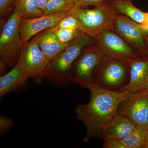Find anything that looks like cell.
I'll return each mask as SVG.
<instances>
[{
    "mask_svg": "<svg viewBox=\"0 0 148 148\" xmlns=\"http://www.w3.org/2000/svg\"><path fill=\"white\" fill-rule=\"evenodd\" d=\"M145 41L146 46H147V49L148 51V35L146 37Z\"/></svg>",
    "mask_w": 148,
    "mask_h": 148,
    "instance_id": "cell-28",
    "label": "cell"
},
{
    "mask_svg": "<svg viewBox=\"0 0 148 148\" xmlns=\"http://www.w3.org/2000/svg\"><path fill=\"white\" fill-rule=\"evenodd\" d=\"M71 12L62 18L53 27L77 29L79 30V23L76 17L72 14Z\"/></svg>",
    "mask_w": 148,
    "mask_h": 148,
    "instance_id": "cell-21",
    "label": "cell"
},
{
    "mask_svg": "<svg viewBox=\"0 0 148 148\" xmlns=\"http://www.w3.org/2000/svg\"><path fill=\"white\" fill-rule=\"evenodd\" d=\"M128 62L105 56L101 61L103 65L98 76L92 83L110 90H114L124 82L126 76L125 64Z\"/></svg>",
    "mask_w": 148,
    "mask_h": 148,
    "instance_id": "cell-10",
    "label": "cell"
},
{
    "mask_svg": "<svg viewBox=\"0 0 148 148\" xmlns=\"http://www.w3.org/2000/svg\"><path fill=\"white\" fill-rule=\"evenodd\" d=\"M13 125V121L11 119L6 115H1L0 116L1 136H2L8 132Z\"/></svg>",
    "mask_w": 148,
    "mask_h": 148,
    "instance_id": "cell-24",
    "label": "cell"
},
{
    "mask_svg": "<svg viewBox=\"0 0 148 148\" xmlns=\"http://www.w3.org/2000/svg\"><path fill=\"white\" fill-rule=\"evenodd\" d=\"M71 14L79 23L80 31L94 39L105 29L113 31L118 14L108 1L103 5L91 9L75 7Z\"/></svg>",
    "mask_w": 148,
    "mask_h": 148,
    "instance_id": "cell-3",
    "label": "cell"
},
{
    "mask_svg": "<svg viewBox=\"0 0 148 148\" xmlns=\"http://www.w3.org/2000/svg\"><path fill=\"white\" fill-rule=\"evenodd\" d=\"M148 128L136 125L127 136L120 140L126 148H147Z\"/></svg>",
    "mask_w": 148,
    "mask_h": 148,
    "instance_id": "cell-17",
    "label": "cell"
},
{
    "mask_svg": "<svg viewBox=\"0 0 148 148\" xmlns=\"http://www.w3.org/2000/svg\"><path fill=\"white\" fill-rule=\"evenodd\" d=\"M13 12L24 18H36L44 15L36 0H16Z\"/></svg>",
    "mask_w": 148,
    "mask_h": 148,
    "instance_id": "cell-18",
    "label": "cell"
},
{
    "mask_svg": "<svg viewBox=\"0 0 148 148\" xmlns=\"http://www.w3.org/2000/svg\"><path fill=\"white\" fill-rule=\"evenodd\" d=\"M82 33L69 43L66 49L51 60L44 78L57 85H66L71 82L72 66L84 48L92 45L95 40Z\"/></svg>",
    "mask_w": 148,
    "mask_h": 148,
    "instance_id": "cell-2",
    "label": "cell"
},
{
    "mask_svg": "<svg viewBox=\"0 0 148 148\" xmlns=\"http://www.w3.org/2000/svg\"><path fill=\"white\" fill-rule=\"evenodd\" d=\"M56 36L60 42L69 43L79 36L82 32L79 29L52 27Z\"/></svg>",
    "mask_w": 148,
    "mask_h": 148,
    "instance_id": "cell-20",
    "label": "cell"
},
{
    "mask_svg": "<svg viewBox=\"0 0 148 148\" xmlns=\"http://www.w3.org/2000/svg\"><path fill=\"white\" fill-rule=\"evenodd\" d=\"M116 13L123 14L144 27L147 12L139 9L132 3V0H108Z\"/></svg>",
    "mask_w": 148,
    "mask_h": 148,
    "instance_id": "cell-16",
    "label": "cell"
},
{
    "mask_svg": "<svg viewBox=\"0 0 148 148\" xmlns=\"http://www.w3.org/2000/svg\"><path fill=\"white\" fill-rule=\"evenodd\" d=\"M95 40L104 56L127 62L138 57L129 44L110 29L103 30Z\"/></svg>",
    "mask_w": 148,
    "mask_h": 148,
    "instance_id": "cell-7",
    "label": "cell"
},
{
    "mask_svg": "<svg viewBox=\"0 0 148 148\" xmlns=\"http://www.w3.org/2000/svg\"><path fill=\"white\" fill-rule=\"evenodd\" d=\"M50 61L33 38L23 44L16 64L30 78L41 79L47 73Z\"/></svg>",
    "mask_w": 148,
    "mask_h": 148,
    "instance_id": "cell-6",
    "label": "cell"
},
{
    "mask_svg": "<svg viewBox=\"0 0 148 148\" xmlns=\"http://www.w3.org/2000/svg\"><path fill=\"white\" fill-rule=\"evenodd\" d=\"M136 125L125 117L117 114L103 127L99 138L103 140L107 139L121 140L132 132Z\"/></svg>",
    "mask_w": 148,
    "mask_h": 148,
    "instance_id": "cell-13",
    "label": "cell"
},
{
    "mask_svg": "<svg viewBox=\"0 0 148 148\" xmlns=\"http://www.w3.org/2000/svg\"><path fill=\"white\" fill-rule=\"evenodd\" d=\"M16 0H0L1 21L5 19L14 9Z\"/></svg>",
    "mask_w": 148,
    "mask_h": 148,
    "instance_id": "cell-22",
    "label": "cell"
},
{
    "mask_svg": "<svg viewBox=\"0 0 148 148\" xmlns=\"http://www.w3.org/2000/svg\"><path fill=\"white\" fill-rule=\"evenodd\" d=\"M34 38L50 61L64 51L70 43L66 44L60 42L52 28L39 33Z\"/></svg>",
    "mask_w": 148,
    "mask_h": 148,
    "instance_id": "cell-14",
    "label": "cell"
},
{
    "mask_svg": "<svg viewBox=\"0 0 148 148\" xmlns=\"http://www.w3.org/2000/svg\"><path fill=\"white\" fill-rule=\"evenodd\" d=\"M113 31L124 39L144 56H148L145 38L148 29L123 14H118L114 21Z\"/></svg>",
    "mask_w": 148,
    "mask_h": 148,
    "instance_id": "cell-8",
    "label": "cell"
},
{
    "mask_svg": "<svg viewBox=\"0 0 148 148\" xmlns=\"http://www.w3.org/2000/svg\"><path fill=\"white\" fill-rule=\"evenodd\" d=\"M103 148H126L122 144L120 140L114 139H107L104 140Z\"/></svg>",
    "mask_w": 148,
    "mask_h": 148,
    "instance_id": "cell-25",
    "label": "cell"
},
{
    "mask_svg": "<svg viewBox=\"0 0 148 148\" xmlns=\"http://www.w3.org/2000/svg\"><path fill=\"white\" fill-rule=\"evenodd\" d=\"M48 1L49 0H36L37 5L39 8L42 11L43 13Z\"/></svg>",
    "mask_w": 148,
    "mask_h": 148,
    "instance_id": "cell-26",
    "label": "cell"
},
{
    "mask_svg": "<svg viewBox=\"0 0 148 148\" xmlns=\"http://www.w3.org/2000/svg\"><path fill=\"white\" fill-rule=\"evenodd\" d=\"M72 10L44 14L36 18H21L19 30L24 44L41 32L54 27L64 16L71 13Z\"/></svg>",
    "mask_w": 148,
    "mask_h": 148,
    "instance_id": "cell-11",
    "label": "cell"
},
{
    "mask_svg": "<svg viewBox=\"0 0 148 148\" xmlns=\"http://www.w3.org/2000/svg\"><path fill=\"white\" fill-rule=\"evenodd\" d=\"M29 75L16 64L8 73L0 77V97L15 91L27 83Z\"/></svg>",
    "mask_w": 148,
    "mask_h": 148,
    "instance_id": "cell-15",
    "label": "cell"
},
{
    "mask_svg": "<svg viewBox=\"0 0 148 148\" xmlns=\"http://www.w3.org/2000/svg\"><path fill=\"white\" fill-rule=\"evenodd\" d=\"M21 18L14 12L3 24L0 35V60L13 68L18 61L24 42L19 30Z\"/></svg>",
    "mask_w": 148,
    "mask_h": 148,
    "instance_id": "cell-4",
    "label": "cell"
},
{
    "mask_svg": "<svg viewBox=\"0 0 148 148\" xmlns=\"http://www.w3.org/2000/svg\"><path fill=\"white\" fill-rule=\"evenodd\" d=\"M117 114L136 125L148 128V90L132 92L120 104Z\"/></svg>",
    "mask_w": 148,
    "mask_h": 148,
    "instance_id": "cell-9",
    "label": "cell"
},
{
    "mask_svg": "<svg viewBox=\"0 0 148 148\" xmlns=\"http://www.w3.org/2000/svg\"><path fill=\"white\" fill-rule=\"evenodd\" d=\"M75 7L73 0H49L44 14L71 10Z\"/></svg>",
    "mask_w": 148,
    "mask_h": 148,
    "instance_id": "cell-19",
    "label": "cell"
},
{
    "mask_svg": "<svg viewBox=\"0 0 148 148\" xmlns=\"http://www.w3.org/2000/svg\"><path fill=\"white\" fill-rule=\"evenodd\" d=\"M147 148H148V128L147 142Z\"/></svg>",
    "mask_w": 148,
    "mask_h": 148,
    "instance_id": "cell-29",
    "label": "cell"
},
{
    "mask_svg": "<svg viewBox=\"0 0 148 148\" xmlns=\"http://www.w3.org/2000/svg\"><path fill=\"white\" fill-rule=\"evenodd\" d=\"M128 63L130 67V79L120 91L132 93L148 90V56L138 57Z\"/></svg>",
    "mask_w": 148,
    "mask_h": 148,
    "instance_id": "cell-12",
    "label": "cell"
},
{
    "mask_svg": "<svg viewBox=\"0 0 148 148\" xmlns=\"http://www.w3.org/2000/svg\"><path fill=\"white\" fill-rule=\"evenodd\" d=\"M108 0H73L75 6L79 8H86L89 6H100L106 3Z\"/></svg>",
    "mask_w": 148,
    "mask_h": 148,
    "instance_id": "cell-23",
    "label": "cell"
},
{
    "mask_svg": "<svg viewBox=\"0 0 148 148\" xmlns=\"http://www.w3.org/2000/svg\"><path fill=\"white\" fill-rule=\"evenodd\" d=\"M8 66L2 60H0V71H1V74H3L7 68Z\"/></svg>",
    "mask_w": 148,
    "mask_h": 148,
    "instance_id": "cell-27",
    "label": "cell"
},
{
    "mask_svg": "<svg viewBox=\"0 0 148 148\" xmlns=\"http://www.w3.org/2000/svg\"><path fill=\"white\" fill-rule=\"evenodd\" d=\"M104 56L96 45L84 48L72 66L71 82L86 88L92 82L94 70Z\"/></svg>",
    "mask_w": 148,
    "mask_h": 148,
    "instance_id": "cell-5",
    "label": "cell"
},
{
    "mask_svg": "<svg viewBox=\"0 0 148 148\" xmlns=\"http://www.w3.org/2000/svg\"><path fill=\"white\" fill-rule=\"evenodd\" d=\"M86 88L90 92L89 102L79 104L75 109L77 118L86 127L83 140L86 143L99 137L103 127L117 114L120 104L131 93L108 90L94 83L89 84Z\"/></svg>",
    "mask_w": 148,
    "mask_h": 148,
    "instance_id": "cell-1",
    "label": "cell"
}]
</instances>
